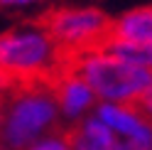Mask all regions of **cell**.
Listing matches in <instances>:
<instances>
[{
  "mask_svg": "<svg viewBox=\"0 0 152 150\" xmlns=\"http://www.w3.org/2000/svg\"><path fill=\"white\" fill-rule=\"evenodd\" d=\"M39 25L61 49H81L83 54L101 49L113 37V20L98 7H54Z\"/></svg>",
  "mask_w": 152,
  "mask_h": 150,
  "instance_id": "cell-4",
  "label": "cell"
},
{
  "mask_svg": "<svg viewBox=\"0 0 152 150\" xmlns=\"http://www.w3.org/2000/svg\"><path fill=\"white\" fill-rule=\"evenodd\" d=\"M54 91H56V101H59L61 121H66L69 128L81 123L83 118H88L101 104L96 91L88 86V81L71 69L54 84Z\"/></svg>",
  "mask_w": 152,
  "mask_h": 150,
  "instance_id": "cell-5",
  "label": "cell"
},
{
  "mask_svg": "<svg viewBox=\"0 0 152 150\" xmlns=\"http://www.w3.org/2000/svg\"><path fill=\"white\" fill-rule=\"evenodd\" d=\"M59 49L61 47L39 22L3 32L0 35V71L17 74V76L44 74L56 64Z\"/></svg>",
  "mask_w": 152,
  "mask_h": 150,
  "instance_id": "cell-3",
  "label": "cell"
},
{
  "mask_svg": "<svg viewBox=\"0 0 152 150\" xmlns=\"http://www.w3.org/2000/svg\"><path fill=\"white\" fill-rule=\"evenodd\" d=\"M71 71L88 81L101 104H137L152 89V71L110 57L103 49L81 54Z\"/></svg>",
  "mask_w": 152,
  "mask_h": 150,
  "instance_id": "cell-2",
  "label": "cell"
},
{
  "mask_svg": "<svg viewBox=\"0 0 152 150\" xmlns=\"http://www.w3.org/2000/svg\"><path fill=\"white\" fill-rule=\"evenodd\" d=\"M113 37L152 44V5H140L118 15L113 20Z\"/></svg>",
  "mask_w": 152,
  "mask_h": 150,
  "instance_id": "cell-8",
  "label": "cell"
},
{
  "mask_svg": "<svg viewBox=\"0 0 152 150\" xmlns=\"http://www.w3.org/2000/svg\"><path fill=\"white\" fill-rule=\"evenodd\" d=\"M93 113L120 140L152 143V123L135 104H98Z\"/></svg>",
  "mask_w": 152,
  "mask_h": 150,
  "instance_id": "cell-6",
  "label": "cell"
},
{
  "mask_svg": "<svg viewBox=\"0 0 152 150\" xmlns=\"http://www.w3.org/2000/svg\"><path fill=\"white\" fill-rule=\"evenodd\" d=\"M30 150H74L71 138H69V128L66 130H54L47 138H42L39 143H34Z\"/></svg>",
  "mask_w": 152,
  "mask_h": 150,
  "instance_id": "cell-10",
  "label": "cell"
},
{
  "mask_svg": "<svg viewBox=\"0 0 152 150\" xmlns=\"http://www.w3.org/2000/svg\"><path fill=\"white\" fill-rule=\"evenodd\" d=\"M123 150H152V143H135V140H123Z\"/></svg>",
  "mask_w": 152,
  "mask_h": 150,
  "instance_id": "cell-13",
  "label": "cell"
},
{
  "mask_svg": "<svg viewBox=\"0 0 152 150\" xmlns=\"http://www.w3.org/2000/svg\"><path fill=\"white\" fill-rule=\"evenodd\" d=\"M69 138L74 150H123V140L96 113H91L81 123L71 126Z\"/></svg>",
  "mask_w": 152,
  "mask_h": 150,
  "instance_id": "cell-7",
  "label": "cell"
},
{
  "mask_svg": "<svg viewBox=\"0 0 152 150\" xmlns=\"http://www.w3.org/2000/svg\"><path fill=\"white\" fill-rule=\"evenodd\" d=\"M101 49L106 52V54H110V57H118V59H123V62L132 64V67H140V69H150V71H152V44L128 42V40L110 37Z\"/></svg>",
  "mask_w": 152,
  "mask_h": 150,
  "instance_id": "cell-9",
  "label": "cell"
},
{
  "mask_svg": "<svg viewBox=\"0 0 152 150\" xmlns=\"http://www.w3.org/2000/svg\"><path fill=\"white\" fill-rule=\"evenodd\" d=\"M59 123L61 111L54 86L20 84L0 96V150H30Z\"/></svg>",
  "mask_w": 152,
  "mask_h": 150,
  "instance_id": "cell-1",
  "label": "cell"
},
{
  "mask_svg": "<svg viewBox=\"0 0 152 150\" xmlns=\"http://www.w3.org/2000/svg\"><path fill=\"white\" fill-rule=\"evenodd\" d=\"M135 106H137V108L142 111V113H145V116H147V118L152 121V89H150V91L145 93V96H142V99L137 101Z\"/></svg>",
  "mask_w": 152,
  "mask_h": 150,
  "instance_id": "cell-11",
  "label": "cell"
},
{
  "mask_svg": "<svg viewBox=\"0 0 152 150\" xmlns=\"http://www.w3.org/2000/svg\"><path fill=\"white\" fill-rule=\"evenodd\" d=\"M47 3V0H0V5L5 7H27V5H39Z\"/></svg>",
  "mask_w": 152,
  "mask_h": 150,
  "instance_id": "cell-12",
  "label": "cell"
}]
</instances>
